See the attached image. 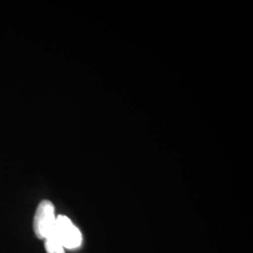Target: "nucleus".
Returning <instances> with one entry per match:
<instances>
[{"label":"nucleus","mask_w":253,"mask_h":253,"mask_svg":"<svg viewBox=\"0 0 253 253\" xmlns=\"http://www.w3.org/2000/svg\"><path fill=\"white\" fill-rule=\"evenodd\" d=\"M56 217L54 213V205L44 200L40 203L37 208L33 228L38 238L45 240L46 238L54 235Z\"/></svg>","instance_id":"nucleus-1"},{"label":"nucleus","mask_w":253,"mask_h":253,"mask_svg":"<svg viewBox=\"0 0 253 253\" xmlns=\"http://www.w3.org/2000/svg\"><path fill=\"white\" fill-rule=\"evenodd\" d=\"M54 235L63 246L64 249L75 250L81 247L83 235L80 230L66 216L56 217Z\"/></svg>","instance_id":"nucleus-2"},{"label":"nucleus","mask_w":253,"mask_h":253,"mask_svg":"<svg viewBox=\"0 0 253 253\" xmlns=\"http://www.w3.org/2000/svg\"><path fill=\"white\" fill-rule=\"evenodd\" d=\"M44 247L47 253H65V249L55 235H51L44 240Z\"/></svg>","instance_id":"nucleus-3"}]
</instances>
